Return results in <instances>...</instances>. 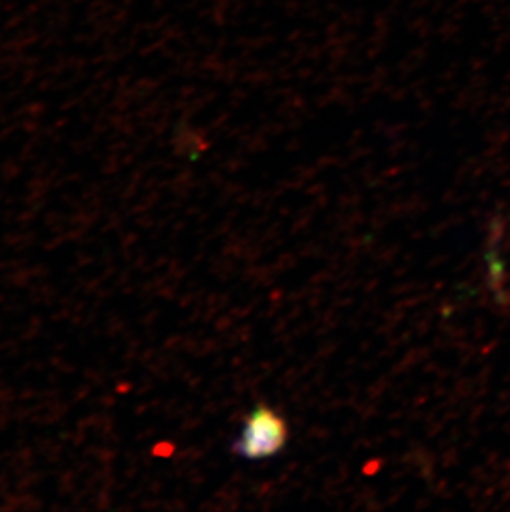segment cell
Segmentation results:
<instances>
[{"mask_svg":"<svg viewBox=\"0 0 510 512\" xmlns=\"http://www.w3.org/2000/svg\"><path fill=\"white\" fill-rule=\"evenodd\" d=\"M289 438V428L284 418L269 405L255 406L247 416L239 440L232 451L246 459H265L277 455Z\"/></svg>","mask_w":510,"mask_h":512,"instance_id":"obj_1","label":"cell"}]
</instances>
